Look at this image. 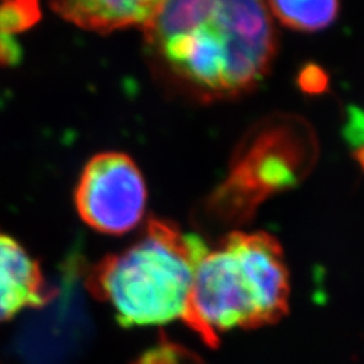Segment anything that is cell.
<instances>
[{"mask_svg":"<svg viewBox=\"0 0 364 364\" xmlns=\"http://www.w3.org/2000/svg\"><path fill=\"white\" fill-rule=\"evenodd\" d=\"M88 263L79 245L65 255L49 299L26 318L13 337L23 364H70L85 350L93 323L85 301Z\"/></svg>","mask_w":364,"mask_h":364,"instance_id":"5b68a950","label":"cell"},{"mask_svg":"<svg viewBox=\"0 0 364 364\" xmlns=\"http://www.w3.org/2000/svg\"><path fill=\"white\" fill-rule=\"evenodd\" d=\"M272 17L299 32L329 28L340 13V0H266Z\"/></svg>","mask_w":364,"mask_h":364,"instance_id":"9c48e42d","label":"cell"},{"mask_svg":"<svg viewBox=\"0 0 364 364\" xmlns=\"http://www.w3.org/2000/svg\"><path fill=\"white\" fill-rule=\"evenodd\" d=\"M38 0H0V33L14 37L40 20Z\"/></svg>","mask_w":364,"mask_h":364,"instance_id":"30bf717a","label":"cell"},{"mask_svg":"<svg viewBox=\"0 0 364 364\" xmlns=\"http://www.w3.org/2000/svg\"><path fill=\"white\" fill-rule=\"evenodd\" d=\"M299 87L309 95H321L328 87L326 72L316 64H309L302 68L299 75Z\"/></svg>","mask_w":364,"mask_h":364,"instance_id":"8fae6325","label":"cell"},{"mask_svg":"<svg viewBox=\"0 0 364 364\" xmlns=\"http://www.w3.org/2000/svg\"><path fill=\"white\" fill-rule=\"evenodd\" d=\"M143 31L158 81L198 104L254 91L278 52L266 0H168Z\"/></svg>","mask_w":364,"mask_h":364,"instance_id":"6da1fadb","label":"cell"},{"mask_svg":"<svg viewBox=\"0 0 364 364\" xmlns=\"http://www.w3.org/2000/svg\"><path fill=\"white\" fill-rule=\"evenodd\" d=\"M52 9L73 25L99 33L146 29L168 0H49Z\"/></svg>","mask_w":364,"mask_h":364,"instance_id":"ba28073f","label":"cell"},{"mask_svg":"<svg viewBox=\"0 0 364 364\" xmlns=\"http://www.w3.org/2000/svg\"><path fill=\"white\" fill-rule=\"evenodd\" d=\"M318 154L314 128L304 117L275 112L242 136L228 179L208 199L211 210L246 211L267 196L291 188L313 168Z\"/></svg>","mask_w":364,"mask_h":364,"instance_id":"277c9868","label":"cell"},{"mask_svg":"<svg viewBox=\"0 0 364 364\" xmlns=\"http://www.w3.org/2000/svg\"><path fill=\"white\" fill-rule=\"evenodd\" d=\"M0 364H2V363H0Z\"/></svg>","mask_w":364,"mask_h":364,"instance_id":"7c38bea8","label":"cell"},{"mask_svg":"<svg viewBox=\"0 0 364 364\" xmlns=\"http://www.w3.org/2000/svg\"><path fill=\"white\" fill-rule=\"evenodd\" d=\"M207 249L199 235L152 218L134 245L88 266L87 291L109 305L123 328L166 325L184 317L195 270Z\"/></svg>","mask_w":364,"mask_h":364,"instance_id":"3957f363","label":"cell"},{"mask_svg":"<svg viewBox=\"0 0 364 364\" xmlns=\"http://www.w3.org/2000/svg\"><path fill=\"white\" fill-rule=\"evenodd\" d=\"M289 270L275 238L234 232L199 259L182 321L215 346L232 329L278 322L289 311Z\"/></svg>","mask_w":364,"mask_h":364,"instance_id":"7a4b0ae2","label":"cell"},{"mask_svg":"<svg viewBox=\"0 0 364 364\" xmlns=\"http://www.w3.org/2000/svg\"><path fill=\"white\" fill-rule=\"evenodd\" d=\"M146 205L147 188L141 170L123 152L91 158L75 188L79 218L100 234L124 235L139 228Z\"/></svg>","mask_w":364,"mask_h":364,"instance_id":"8992f818","label":"cell"},{"mask_svg":"<svg viewBox=\"0 0 364 364\" xmlns=\"http://www.w3.org/2000/svg\"><path fill=\"white\" fill-rule=\"evenodd\" d=\"M52 287L38 261L13 235L0 231V325L23 310H37Z\"/></svg>","mask_w":364,"mask_h":364,"instance_id":"52a82bcc","label":"cell"}]
</instances>
